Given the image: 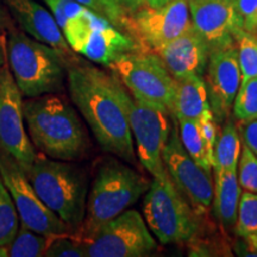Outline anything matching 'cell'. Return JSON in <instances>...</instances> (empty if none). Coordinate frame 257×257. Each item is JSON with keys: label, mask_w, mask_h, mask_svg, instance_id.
I'll return each instance as SVG.
<instances>
[{"label": "cell", "mask_w": 257, "mask_h": 257, "mask_svg": "<svg viewBox=\"0 0 257 257\" xmlns=\"http://www.w3.org/2000/svg\"><path fill=\"white\" fill-rule=\"evenodd\" d=\"M25 174L43 204L79 237L88 195L85 170L69 161L36 155Z\"/></svg>", "instance_id": "obj_4"}, {"label": "cell", "mask_w": 257, "mask_h": 257, "mask_svg": "<svg viewBox=\"0 0 257 257\" xmlns=\"http://www.w3.org/2000/svg\"><path fill=\"white\" fill-rule=\"evenodd\" d=\"M6 63L25 98L63 91L69 61L12 24L5 35Z\"/></svg>", "instance_id": "obj_3"}, {"label": "cell", "mask_w": 257, "mask_h": 257, "mask_svg": "<svg viewBox=\"0 0 257 257\" xmlns=\"http://www.w3.org/2000/svg\"><path fill=\"white\" fill-rule=\"evenodd\" d=\"M238 238L236 251L240 256H257V194L242 192L234 225Z\"/></svg>", "instance_id": "obj_21"}, {"label": "cell", "mask_w": 257, "mask_h": 257, "mask_svg": "<svg viewBox=\"0 0 257 257\" xmlns=\"http://www.w3.org/2000/svg\"><path fill=\"white\" fill-rule=\"evenodd\" d=\"M204 80L212 113L217 123H224L230 117L234 98L242 83L236 46L211 53Z\"/></svg>", "instance_id": "obj_16"}, {"label": "cell", "mask_w": 257, "mask_h": 257, "mask_svg": "<svg viewBox=\"0 0 257 257\" xmlns=\"http://www.w3.org/2000/svg\"><path fill=\"white\" fill-rule=\"evenodd\" d=\"M192 25L211 53L236 46L243 30L234 0H188Z\"/></svg>", "instance_id": "obj_15"}, {"label": "cell", "mask_w": 257, "mask_h": 257, "mask_svg": "<svg viewBox=\"0 0 257 257\" xmlns=\"http://www.w3.org/2000/svg\"><path fill=\"white\" fill-rule=\"evenodd\" d=\"M170 0H144L146 5L152 6V8H160V6L167 4Z\"/></svg>", "instance_id": "obj_37"}, {"label": "cell", "mask_w": 257, "mask_h": 257, "mask_svg": "<svg viewBox=\"0 0 257 257\" xmlns=\"http://www.w3.org/2000/svg\"><path fill=\"white\" fill-rule=\"evenodd\" d=\"M0 149L14 157L24 173L37 155L25 127L23 95L6 62L0 68Z\"/></svg>", "instance_id": "obj_14"}, {"label": "cell", "mask_w": 257, "mask_h": 257, "mask_svg": "<svg viewBox=\"0 0 257 257\" xmlns=\"http://www.w3.org/2000/svg\"><path fill=\"white\" fill-rule=\"evenodd\" d=\"M49 237L19 224L14 239L8 244L9 257H40L44 255Z\"/></svg>", "instance_id": "obj_24"}, {"label": "cell", "mask_w": 257, "mask_h": 257, "mask_svg": "<svg viewBox=\"0 0 257 257\" xmlns=\"http://www.w3.org/2000/svg\"><path fill=\"white\" fill-rule=\"evenodd\" d=\"M62 34L74 53L104 67H110L124 54L141 51L130 35L88 9L69 18Z\"/></svg>", "instance_id": "obj_7"}, {"label": "cell", "mask_w": 257, "mask_h": 257, "mask_svg": "<svg viewBox=\"0 0 257 257\" xmlns=\"http://www.w3.org/2000/svg\"><path fill=\"white\" fill-rule=\"evenodd\" d=\"M108 68L135 99L172 113L176 80L155 53L131 51L118 57Z\"/></svg>", "instance_id": "obj_8"}, {"label": "cell", "mask_w": 257, "mask_h": 257, "mask_svg": "<svg viewBox=\"0 0 257 257\" xmlns=\"http://www.w3.org/2000/svg\"><path fill=\"white\" fill-rule=\"evenodd\" d=\"M6 62V51H5V36H0V68Z\"/></svg>", "instance_id": "obj_36"}, {"label": "cell", "mask_w": 257, "mask_h": 257, "mask_svg": "<svg viewBox=\"0 0 257 257\" xmlns=\"http://www.w3.org/2000/svg\"><path fill=\"white\" fill-rule=\"evenodd\" d=\"M83 242L87 257H143L157 248L143 217L135 210L123 212Z\"/></svg>", "instance_id": "obj_10"}, {"label": "cell", "mask_w": 257, "mask_h": 257, "mask_svg": "<svg viewBox=\"0 0 257 257\" xmlns=\"http://www.w3.org/2000/svg\"><path fill=\"white\" fill-rule=\"evenodd\" d=\"M43 256L48 257H87L85 242L76 234H60L49 237Z\"/></svg>", "instance_id": "obj_29"}, {"label": "cell", "mask_w": 257, "mask_h": 257, "mask_svg": "<svg viewBox=\"0 0 257 257\" xmlns=\"http://www.w3.org/2000/svg\"><path fill=\"white\" fill-rule=\"evenodd\" d=\"M211 111L204 76L193 75L176 80L172 113L176 119L199 120Z\"/></svg>", "instance_id": "obj_20"}, {"label": "cell", "mask_w": 257, "mask_h": 257, "mask_svg": "<svg viewBox=\"0 0 257 257\" xmlns=\"http://www.w3.org/2000/svg\"><path fill=\"white\" fill-rule=\"evenodd\" d=\"M179 137L182 146L199 166L206 172L212 173V165L208 156V150L204 136H202L200 124L198 120L178 119Z\"/></svg>", "instance_id": "obj_23"}, {"label": "cell", "mask_w": 257, "mask_h": 257, "mask_svg": "<svg viewBox=\"0 0 257 257\" xmlns=\"http://www.w3.org/2000/svg\"><path fill=\"white\" fill-rule=\"evenodd\" d=\"M188 0H170L160 8L142 5L128 14L127 35L141 51H154L192 29Z\"/></svg>", "instance_id": "obj_12"}, {"label": "cell", "mask_w": 257, "mask_h": 257, "mask_svg": "<svg viewBox=\"0 0 257 257\" xmlns=\"http://www.w3.org/2000/svg\"><path fill=\"white\" fill-rule=\"evenodd\" d=\"M70 99L105 152L128 163L137 160L123 101L124 86L114 74L78 59L67 66Z\"/></svg>", "instance_id": "obj_1"}, {"label": "cell", "mask_w": 257, "mask_h": 257, "mask_svg": "<svg viewBox=\"0 0 257 257\" xmlns=\"http://www.w3.org/2000/svg\"><path fill=\"white\" fill-rule=\"evenodd\" d=\"M238 128L243 143H245L257 157V118L252 120L239 121Z\"/></svg>", "instance_id": "obj_33"}, {"label": "cell", "mask_w": 257, "mask_h": 257, "mask_svg": "<svg viewBox=\"0 0 257 257\" xmlns=\"http://www.w3.org/2000/svg\"><path fill=\"white\" fill-rule=\"evenodd\" d=\"M213 176V200L212 210L226 233L233 232L237 212L242 195L237 170L212 169Z\"/></svg>", "instance_id": "obj_19"}, {"label": "cell", "mask_w": 257, "mask_h": 257, "mask_svg": "<svg viewBox=\"0 0 257 257\" xmlns=\"http://www.w3.org/2000/svg\"><path fill=\"white\" fill-rule=\"evenodd\" d=\"M256 37H257V32H256Z\"/></svg>", "instance_id": "obj_40"}, {"label": "cell", "mask_w": 257, "mask_h": 257, "mask_svg": "<svg viewBox=\"0 0 257 257\" xmlns=\"http://www.w3.org/2000/svg\"><path fill=\"white\" fill-rule=\"evenodd\" d=\"M238 62L242 73V82L257 78V37L242 30L236 36Z\"/></svg>", "instance_id": "obj_26"}, {"label": "cell", "mask_w": 257, "mask_h": 257, "mask_svg": "<svg viewBox=\"0 0 257 257\" xmlns=\"http://www.w3.org/2000/svg\"><path fill=\"white\" fill-rule=\"evenodd\" d=\"M147 226L162 244L191 243L201 232L199 217L167 170L150 182L143 201Z\"/></svg>", "instance_id": "obj_6"}, {"label": "cell", "mask_w": 257, "mask_h": 257, "mask_svg": "<svg viewBox=\"0 0 257 257\" xmlns=\"http://www.w3.org/2000/svg\"><path fill=\"white\" fill-rule=\"evenodd\" d=\"M119 2H120V4L123 5V8L128 12V14L136 11L138 8H141V6L146 4V3H144V0H119Z\"/></svg>", "instance_id": "obj_35"}, {"label": "cell", "mask_w": 257, "mask_h": 257, "mask_svg": "<svg viewBox=\"0 0 257 257\" xmlns=\"http://www.w3.org/2000/svg\"><path fill=\"white\" fill-rule=\"evenodd\" d=\"M80 5L91 10L94 14L107 19L111 24L120 31L127 34L128 14L121 4L108 2V0H75Z\"/></svg>", "instance_id": "obj_28"}, {"label": "cell", "mask_w": 257, "mask_h": 257, "mask_svg": "<svg viewBox=\"0 0 257 257\" xmlns=\"http://www.w3.org/2000/svg\"><path fill=\"white\" fill-rule=\"evenodd\" d=\"M237 178L243 191L257 194V157L245 143H242L237 166Z\"/></svg>", "instance_id": "obj_30"}, {"label": "cell", "mask_w": 257, "mask_h": 257, "mask_svg": "<svg viewBox=\"0 0 257 257\" xmlns=\"http://www.w3.org/2000/svg\"><path fill=\"white\" fill-rule=\"evenodd\" d=\"M108 2H112V3H117V4H120L119 0H108Z\"/></svg>", "instance_id": "obj_39"}, {"label": "cell", "mask_w": 257, "mask_h": 257, "mask_svg": "<svg viewBox=\"0 0 257 257\" xmlns=\"http://www.w3.org/2000/svg\"><path fill=\"white\" fill-rule=\"evenodd\" d=\"M149 186V180L119 161L108 160L102 163L88 191L80 238H89L105 224L128 210L146 194Z\"/></svg>", "instance_id": "obj_5"}, {"label": "cell", "mask_w": 257, "mask_h": 257, "mask_svg": "<svg viewBox=\"0 0 257 257\" xmlns=\"http://www.w3.org/2000/svg\"><path fill=\"white\" fill-rule=\"evenodd\" d=\"M167 173L199 217H207L213 200V178L199 166L182 146L178 128L170 130L163 149Z\"/></svg>", "instance_id": "obj_13"}, {"label": "cell", "mask_w": 257, "mask_h": 257, "mask_svg": "<svg viewBox=\"0 0 257 257\" xmlns=\"http://www.w3.org/2000/svg\"><path fill=\"white\" fill-rule=\"evenodd\" d=\"M14 24V19L10 16L3 0H0V36H5L6 31Z\"/></svg>", "instance_id": "obj_34"}, {"label": "cell", "mask_w": 257, "mask_h": 257, "mask_svg": "<svg viewBox=\"0 0 257 257\" xmlns=\"http://www.w3.org/2000/svg\"><path fill=\"white\" fill-rule=\"evenodd\" d=\"M0 175L11 194L22 225L47 237L74 234L69 227L43 204L17 161L3 149H0Z\"/></svg>", "instance_id": "obj_11"}, {"label": "cell", "mask_w": 257, "mask_h": 257, "mask_svg": "<svg viewBox=\"0 0 257 257\" xmlns=\"http://www.w3.org/2000/svg\"><path fill=\"white\" fill-rule=\"evenodd\" d=\"M198 121L199 124H200L202 136H204L205 142H206L208 156H210V161L212 165V160H213V149L218 135V123L212 112H208V113L202 115Z\"/></svg>", "instance_id": "obj_32"}, {"label": "cell", "mask_w": 257, "mask_h": 257, "mask_svg": "<svg viewBox=\"0 0 257 257\" xmlns=\"http://www.w3.org/2000/svg\"><path fill=\"white\" fill-rule=\"evenodd\" d=\"M19 217L14 200L0 175V245H8L17 232Z\"/></svg>", "instance_id": "obj_25"}, {"label": "cell", "mask_w": 257, "mask_h": 257, "mask_svg": "<svg viewBox=\"0 0 257 257\" xmlns=\"http://www.w3.org/2000/svg\"><path fill=\"white\" fill-rule=\"evenodd\" d=\"M237 12L242 22L243 30L256 35L257 32V0H234Z\"/></svg>", "instance_id": "obj_31"}, {"label": "cell", "mask_w": 257, "mask_h": 257, "mask_svg": "<svg viewBox=\"0 0 257 257\" xmlns=\"http://www.w3.org/2000/svg\"><path fill=\"white\" fill-rule=\"evenodd\" d=\"M234 118L238 121L252 120L257 118V78L240 83L232 105Z\"/></svg>", "instance_id": "obj_27"}, {"label": "cell", "mask_w": 257, "mask_h": 257, "mask_svg": "<svg viewBox=\"0 0 257 257\" xmlns=\"http://www.w3.org/2000/svg\"><path fill=\"white\" fill-rule=\"evenodd\" d=\"M175 80L204 76L211 51L194 28L154 51Z\"/></svg>", "instance_id": "obj_18"}, {"label": "cell", "mask_w": 257, "mask_h": 257, "mask_svg": "<svg viewBox=\"0 0 257 257\" xmlns=\"http://www.w3.org/2000/svg\"><path fill=\"white\" fill-rule=\"evenodd\" d=\"M23 114L29 138L42 155L73 162L87 154V131L78 112L63 95L50 93L27 98Z\"/></svg>", "instance_id": "obj_2"}, {"label": "cell", "mask_w": 257, "mask_h": 257, "mask_svg": "<svg viewBox=\"0 0 257 257\" xmlns=\"http://www.w3.org/2000/svg\"><path fill=\"white\" fill-rule=\"evenodd\" d=\"M123 101L137 159L154 178L163 174L166 167L162 154L170 134V112L160 106L137 100L125 91V87Z\"/></svg>", "instance_id": "obj_9"}, {"label": "cell", "mask_w": 257, "mask_h": 257, "mask_svg": "<svg viewBox=\"0 0 257 257\" xmlns=\"http://www.w3.org/2000/svg\"><path fill=\"white\" fill-rule=\"evenodd\" d=\"M242 143L238 125L236 124L234 119L229 117L224 121L220 133L217 135L213 149L212 168L237 170Z\"/></svg>", "instance_id": "obj_22"}, {"label": "cell", "mask_w": 257, "mask_h": 257, "mask_svg": "<svg viewBox=\"0 0 257 257\" xmlns=\"http://www.w3.org/2000/svg\"><path fill=\"white\" fill-rule=\"evenodd\" d=\"M0 257H9L8 245H0Z\"/></svg>", "instance_id": "obj_38"}, {"label": "cell", "mask_w": 257, "mask_h": 257, "mask_svg": "<svg viewBox=\"0 0 257 257\" xmlns=\"http://www.w3.org/2000/svg\"><path fill=\"white\" fill-rule=\"evenodd\" d=\"M16 24L31 37L60 51L68 61L75 59L62 30L50 11L36 0H3ZM69 63V62H68Z\"/></svg>", "instance_id": "obj_17"}]
</instances>
